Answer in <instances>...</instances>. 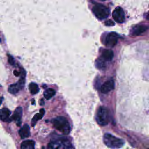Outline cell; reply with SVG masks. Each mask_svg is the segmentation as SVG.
Instances as JSON below:
<instances>
[{
  "label": "cell",
  "mask_w": 149,
  "mask_h": 149,
  "mask_svg": "<svg viewBox=\"0 0 149 149\" xmlns=\"http://www.w3.org/2000/svg\"><path fill=\"white\" fill-rule=\"evenodd\" d=\"M104 144L111 149H118L121 148L125 144L122 139L115 137L110 133H105L103 137Z\"/></svg>",
  "instance_id": "obj_1"
},
{
  "label": "cell",
  "mask_w": 149,
  "mask_h": 149,
  "mask_svg": "<svg viewBox=\"0 0 149 149\" xmlns=\"http://www.w3.org/2000/svg\"><path fill=\"white\" fill-rule=\"evenodd\" d=\"M54 127L64 134H68L70 132V126L67 119L63 116H58L52 120Z\"/></svg>",
  "instance_id": "obj_2"
},
{
  "label": "cell",
  "mask_w": 149,
  "mask_h": 149,
  "mask_svg": "<svg viewBox=\"0 0 149 149\" xmlns=\"http://www.w3.org/2000/svg\"><path fill=\"white\" fill-rule=\"evenodd\" d=\"M109 120L110 112L109 109L104 106L99 107L96 115V120L97 123L101 126H105L108 123Z\"/></svg>",
  "instance_id": "obj_3"
},
{
  "label": "cell",
  "mask_w": 149,
  "mask_h": 149,
  "mask_svg": "<svg viewBox=\"0 0 149 149\" xmlns=\"http://www.w3.org/2000/svg\"><path fill=\"white\" fill-rule=\"evenodd\" d=\"M95 16L99 19H106L109 15V10L108 8L102 4H96L92 9Z\"/></svg>",
  "instance_id": "obj_4"
},
{
  "label": "cell",
  "mask_w": 149,
  "mask_h": 149,
  "mask_svg": "<svg viewBox=\"0 0 149 149\" xmlns=\"http://www.w3.org/2000/svg\"><path fill=\"white\" fill-rule=\"evenodd\" d=\"M120 36L115 32L109 33L105 40V45L107 47H113L118 42V40Z\"/></svg>",
  "instance_id": "obj_5"
},
{
  "label": "cell",
  "mask_w": 149,
  "mask_h": 149,
  "mask_svg": "<svg viewBox=\"0 0 149 149\" xmlns=\"http://www.w3.org/2000/svg\"><path fill=\"white\" fill-rule=\"evenodd\" d=\"M24 80H25V76H21L19 80L17 83L12 84L9 86L8 88V91L10 93L12 94H15L17 93L19 90L24 87Z\"/></svg>",
  "instance_id": "obj_6"
},
{
  "label": "cell",
  "mask_w": 149,
  "mask_h": 149,
  "mask_svg": "<svg viewBox=\"0 0 149 149\" xmlns=\"http://www.w3.org/2000/svg\"><path fill=\"white\" fill-rule=\"evenodd\" d=\"M112 17L117 23H123L125 19V13L123 9L119 6L116 8L112 12Z\"/></svg>",
  "instance_id": "obj_7"
},
{
  "label": "cell",
  "mask_w": 149,
  "mask_h": 149,
  "mask_svg": "<svg viewBox=\"0 0 149 149\" xmlns=\"http://www.w3.org/2000/svg\"><path fill=\"white\" fill-rule=\"evenodd\" d=\"M148 29V27L144 24H139L133 27L131 30V34L137 36L144 33Z\"/></svg>",
  "instance_id": "obj_8"
},
{
  "label": "cell",
  "mask_w": 149,
  "mask_h": 149,
  "mask_svg": "<svg viewBox=\"0 0 149 149\" xmlns=\"http://www.w3.org/2000/svg\"><path fill=\"white\" fill-rule=\"evenodd\" d=\"M114 88V81L113 80H109L105 81L101 87V91L104 94H107Z\"/></svg>",
  "instance_id": "obj_9"
},
{
  "label": "cell",
  "mask_w": 149,
  "mask_h": 149,
  "mask_svg": "<svg viewBox=\"0 0 149 149\" xmlns=\"http://www.w3.org/2000/svg\"><path fill=\"white\" fill-rule=\"evenodd\" d=\"M22 116V108L20 107H17L14 111V113L11 118L12 120H13L16 122L17 126L20 125L21 118Z\"/></svg>",
  "instance_id": "obj_10"
},
{
  "label": "cell",
  "mask_w": 149,
  "mask_h": 149,
  "mask_svg": "<svg viewBox=\"0 0 149 149\" xmlns=\"http://www.w3.org/2000/svg\"><path fill=\"white\" fill-rule=\"evenodd\" d=\"M10 111L6 108H2L0 110V119L3 122H10L12 120L10 118Z\"/></svg>",
  "instance_id": "obj_11"
},
{
  "label": "cell",
  "mask_w": 149,
  "mask_h": 149,
  "mask_svg": "<svg viewBox=\"0 0 149 149\" xmlns=\"http://www.w3.org/2000/svg\"><path fill=\"white\" fill-rule=\"evenodd\" d=\"M101 57L105 61H111L113 57V52L111 49H103Z\"/></svg>",
  "instance_id": "obj_12"
},
{
  "label": "cell",
  "mask_w": 149,
  "mask_h": 149,
  "mask_svg": "<svg viewBox=\"0 0 149 149\" xmlns=\"http://www.w3.org/2000/svg\"><path fill=\"white\" fill-rule=\"evenodd\" d=\"M19 134L20 137L23 139L28 137L30 136V127L27 124H25L19 130Z\"/></svg>",
  "instance_id": "obj_13"
},
{
  "label": "cell",
  "mask_w": 149,
  "mask_h": 149,
  "mask_svg": "<svg viewBox=\"0 0 149 149\" xmlns=\"http://www.w3.org/2000/svg\"><path fill=\"white\" fill-rule=\"evenodd\" d=\"M35 143L32 140H27L23 141L20 146L21 149H34Z\"/></svg>",
  "instance_id": "obj_14"
},
{
  "label": "cell",
  "mask_w": 149,
  "mask_h": 149,
  "mask_svg": "<svg viewBox=\"0 0 149 149\" xmlns=\"http://www.w3.org/2000/svg\"><path fill=\"white\" fill-rule=\"evenodd\" d=\"M44 113H45V110H44V109L42 108V109H40L39 113H36L33 116L32 120H31V126H34V125H36L37 122L38 120H39L40 119H41L43 117Z\"/></svg>",
  "instance_id": "obj_15"
},
{
  "label": "cell",
  "mask_w": 149,
  "mask_h": 149,
  "mask_svg": "<svg viewBox=\"0 0 149 149\" xmlns=\"http://www.w3.org/2000/svg\"><path fill=\"white\" fill-rule=\"evenodd\" d=\"M105 62L101 57H100L95 61V66L99 69H104L106 67Z\"/></svg>",
  "instance_id": "obj_16"
},
{
  "label": "cell",
  "mask_w": 149,
  "mask_h": 149,
  "mask_svg": "<svg viewBox=\"0 0 149 149\" xmlns=\"http://www.w3.org/2000/svg\"><path fill=\"white\" fill-rule=\"evenodd\" d=\"M61 141L60 140H55L51 141L48 145L47 149H58L61 146Z\"/></svg>",
  "instance_id": "obj_17"
},
{
  "label": "cell",
  "mask_w": 149,
  "mask_h": 149,
  "mask_svg": "<svg viewBox=\"0 0 149 149\" xmlns=\"http://www.w3.org/2000/svg\"><path fill=\"white\" fill-rule=\"evenodd\" d=\"M55 94V91L52 88H48L44 92V96L45 99L49 100Z\"/></svg>",
  "instance_id": "obj_18"
},
{
  "label": "cell",
  "mask_w": 149,
  "mask_h": 149,
  "mask_svg": "<svg viewBox=\"0 0 149 149\" xmlns=\"http://www.w3.org/2000/svg\"><path fill=\"white\" fill-rule=\"evenodd\" d=\"M29 90L31 94L34 95L37 94L39 91V88L38 85L35 83H31L29 84Z\"/></svg>",
  "instance_id": "obj_19"
},
{
  "label": "cell",
  "mask_w": 149,
  "mask_h": 149,
  "mask_svg": "<svg viewBox=\"0 0 149 149\" xmlns=\"http://www.w3.org/2000/svg\"><path fill=\"white\" fill-rule=\"evenodd\" d=\"M8 62L11 65H15V60L13 56L9 54L8 55Z\"/></svg>",
  "instance_id": "obj_20"
},
{
  "label": "cell",
  "mask_w": 149,
  "mask_h": 149,
  "mask_svg": "<svg viewBox=\"0 0 149 149\" xmlns=\"http://www.w3.org/2000/svg\"><path fill=\"white\" fill-rule=\"evenodd\" d=\"M105 24L107 26H113L115 25V23L112 20L109 19L105 22Z\"/></svg>",
  "instance_id": "obj_21"
},
{
  "label": "cell",
  "mask_w": 149,
  "mask_h": 149,
  "mask_svg": "<svg viewBox=\"0 0 149 149\" xmlns=\"http://www.w3.org/2000/svg\"><path fill=\"white\" fill-rule=\"evenodd\" d=\"M13 73H14V74H15V76H19V75H20V72H18L17 70H14V72H13Z\"/></svg>",
  "instance_id": "obj_22"
},
{
  "label": "cell",
  "mask_w": 149,
  "mask_h": 149,
  "mask_svg": "<svg viewBox=\"0 0 149 149\" xmlns=\"http://www.w3.org/2000/svg\"><path fill=\"white\" fill-rule=\"evenodd\" d=\"M2 100H3V98H2V97H1V98H0V105H1V103H2Z\"/></svg>",
  "instance_id": "obj_23"
},
{
  "label": "cell",
  "mask_w": 149,
  "mask_h": 149,
  "mask_svg": "<svg viewBox=\"0 0 149 149\" xmlns=\"http://www.w3.org/2000/svg\"><path fill=\"white\" fill-rule=\"evenodd\" d=\"M101 1H105V0H101Z\"/></svg>",
  "instance_id": "obj_24"
}]
</instances>
